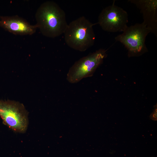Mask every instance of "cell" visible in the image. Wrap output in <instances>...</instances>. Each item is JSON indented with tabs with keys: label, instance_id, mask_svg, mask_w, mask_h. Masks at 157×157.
<instances>
[{
	"label": "cell",
	"instance_id": "1",
	"mask_svg": "<svg viewBox=\"0 0 157 157\" xmlns=\"http://www.w3.org/2000/svg\"><path fill=\"white\" fill-rule=\"evenodd\" d=\"M36 25L44 36L55 38L64 34L68 25L64 11L56 3L47 1L39 6L35 15Z\"/></svg>",
	"mask_w": 157,
	"mask_h": 157
},
{
	"label": "cell",
	"instance_id": "2",
	"mask_svg": "<svg viewBox=\"0 0 157 157\" xmlns=\"http://www.w3.org/2000/svg\"><path fill=\"white\" fill-rule=\"evenodd\" d=\"M93 24L84 16L81 17L70 22L64 33L65 42L71 48L84 51L92 46L95 35Z\"/></svg>",
	"mask_w": 157,
	"mask_h": 157
},
{
	"label": "cell",
	"instance_id": "3",
	"mask_svg": "<svg viewBox=\"0 0 157 157\" xmlns=\"http://www.w3.org/2000/svg\"><path fill=\"white\" fill-rule=\"evenodd\" d=\"M151 31L143 22L128 26L123 33L115 38L122 43L128 51L129 57L139 56L147 52L145 44L147 35Z\"/></svg>",
	"mask_w": 157,
	"mask_h": 157
},
{
	"label": "cell",
	"instance_id": "4",
	"mask_svg": "<svg viewBox=\"0 0 157 157\" xmlns=\"http://www.w3.org/2000/svg\"><path fill=\"white\" fill-rule=\"evenodd\" d=\"M0 117L3 124L15 132L23 133L27 129L28 113L22 103L0 100Z\"/></svg>",
	"mask_w": 157,
	"mask_h": 157
},
{
	"label": "cell",
	"instance_id": "5",
	"mask_svg": "<svg viewBox=\"0 0 157 157\" xmlns=\"http://www.w3.org/2000/svg\"><path fill=\"white\" fill-rule=\"evenodd\" d=\"M107 50L100 49L76 61L70 68L67 79L72 83L90 77L107 56Z\"/></svg>",
	"mask_w": 157,
	"mask_h": 157
},
{
	"label": "cell",
	"instance_id": "6",
	"mask_svg": "<svg viewBox=\"0 0 157 157\" xmlns=\"http://www.w3.org/2000/svg\"><path fill=\"white\" fill-rule=\"evenodd\" d=\"M128 14L122 8L115 4L103 9L100 13L97 24L104 31L110 32H123L128 27Z\"/></svg>",
	"mask_w": 157,
	"mask_h": 157
},
{
	"label": "cell",
	"instance_id": "7",
	"mask_svg": "<svg viewBox=\"0 0 157 157\" xmlns=\"http://www.w3.org/2000/svg\"><path fill=\"white\" fill-rule=\"evenodd\" d=\"M0 26L13 34L20 35H32L38 28L36 24L31 25L17 15L0 16Z\"/></svg>",
	"mask_w": 157,
	"mask_h": 157
},
{
	"label": "cell",
	"instance_id": "8",
	"mask_svg": "<svg viewBox=\"0 0 157 157\" xmlns=\"http://www.w3.org/2000/svg\"><path fill=\"white\" fill-rule=\"evenodd\" d=\"M136 6L142 14L143 23L157 36V0H129Z\"/></svg>",
	"mask_w": 157,
	"mask_h": 157
},
{
	"label": "cell",
	"instance_id": "9",
	"mask_svg": "<svg viewBox=\"0 0 157 157\" xmlns=\"http://www.w3.org/2000/svg\"><path fill=\"white\" fill-rule=\"evenodd\" d=\"M150 117L152 119L156 120L157 119V108H156L151 115Z\"/></svg>",
	"mask_w": 157,
	"mask_h": 157
}]
</instances>
